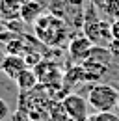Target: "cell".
Masks as SVG:
<instances>
[{"mask_svg":"<svg viewBox=\"0 0 119 121\" xmlns=\"http://www.w3.org/2000/svg\"><path fill=\"white\" fill-rule=\"evenodd\" d=\"M34 30L37 39L47 47H60L69 39V26L67 22L52 13H43L35 22Z\"/></svg>","mask_w":119,"mask_h":121,"instance_id":"6da1fadb","label":"cell"},{"mask_svg":"<svg viewBox=\"0 0 119 121\" xmlns=\"http://www.w3.org/2000/svg\"><path fill=\"white\" fill-rule=\"evenodd\" d=\"M88 103L95 112H114L119 103V90L114 84L95 82L88 91Z\"/></svg>","mask_w":119,"mask_h":121,"instance_id":"7a4b0ae2","label":"cell"},{"mask_svg":"<svg viewBox=\"0 0 119 121\" xmlns=\"http://www.w3.org/2000/svg\"><path fill=\"white\" fill-rule=\"evenodd\" d=\"M95 4L89 6V11H86L84 15V35H88V39L93 45H102L106 47L108 41L112 39V22L101 21L95 15Z\"/></svg>","mask_w":119,"mask_h":121,"instance_id":"3957f363","label":"cell"},{"mask_svg":"<svg viewBox=\"0 0 119 121\" xmlns=\"http://www.w3.org/2000/svg\"><path fill=\"white\" fill-rule=\"evenodd\" d=\"M61 106L67 114V119L69 121H88L89 114H88V99L80 97L78 93H69L63 97Z\"/></svg>","mask_w":119,"mask_h":121,"instance_id":"277c9868","label":"cell"},{"mask_svg":"<svg viewBox=\"0 0 119 121\" xmlns=\"http://www.w3.org/2000/svg\"><path fill=\"white\" fill-rule=\"evenodd\" d=\"M91 48H93V43L88 39V35H84V34L74 35V37H71V41H69V56H71L73 61L82 63V61L88 60Z\"/></svg>","mask_w":119,"mask_h":121,"instance_id":"5b68a950","label":"cell"},{"mask_svg":"<svg viewBox=\"0 0 119 121\" xmlns=\"http://www.w3.org/2000/svg\"><path fill=\"white\" fill-rule=\"evenodd\" d=\"M26 67L28 65H26V61H24L22 56H19V54H6L4 60H2V65H0V71L8 78L17 80V76L21 75Z\"/></svg>","mask_w":119,"mask_h":121,"instance_id":"8992f818","label":"cell"},{"mask_svg":"<svg viewBox=\"0 0 119 121\" xmlns=\"http://www.w3.org/2000/svg\"><path fill=\"white\" fill-rule=\"evenodd\" d=\"M45 11V4H41L39 0H30L21 8V21L24 24H34Z\"/></svg>","mask_w":119,"mask_h":121,"instance_id":"52a82bcc","label":"cell"},{"mask_svg":"<svg viewBox=\"0 0 119 121\" xmlns=\"http://www.w3.org/2000/svg\"><path fill=\"white\" fill-rule=\"evenodd\" d=\"M17 86H19V90L21 91H30V90H34L35 88V84L39 82L37 80V75H35V71L34 69H30V67H26L21 75L17 76Z\"/></svg>","mask_w":119,"mask_h":121,"instance_id":"ba28073f","label":"cell"},{"mask_svg":"<svg viewBox=\"0 0 119 121\" xmlns=\"http://www.w3.org/2000/svg\"><path fill=\"white\" fill-rule=\"evenodd\" d=\"M102 11H104L108 17H110L112 21L119 19V0H104Z\"/></svg>","mask_w":119,"mask_h":121,"instance_id":"9c48e42d","label":"cell"},{"mask_svg":"<svg viewBox=\"0 0 119 121\" xmlns=\"http://www.w3.org/2000/svg\"><path fill=\"white\" fill-rule=\"evenodd\" d=\"M88 121H119V116L114 112H95L93 116H89Z\"/></svg>","mask_w":119,"mask_h":121,"instance_id":"30bf717a","label":"cell"},{"mask_svg":"<svg viewBox=\"0 0 119 121\" xmlns=\"http://www.w3.org/2000/svg\"><path fill=\"white\" fill-rule=\"evenodd\" d=\"M108 50H110V54L114 56V60H119V39L115 37H112L110 41H108Z\"/></svg>","mask_w":119,"mask_h":121,"instance_id":"8fae6325","label":"cell"},{"mask_svg":"<svg viewBox=\"0 0 119 121\" xmlns=\"http://www.w3.org/2000/svg\"><path fill=\"white\" fill-rule=\"evenodd\" d=\"M8 116H9V108H8L4 99H0V121H4Z\"/></svg>","mask_w":119,"mask_h":121,"instance_id":"7c38bea8","label":"cell"},{"mask_svg":"<svg viewBox=\"0 0 119 121\" xmlns=\"http://www.w3.org/2000/svg\"><path fill=\"white\" fill-rule=\"evenodd\" d=\"M112 37L119 39V19L112 21Z\"/></svg>","mask_w":119,"mask_h":121,"instance_id":"4fadbf2b","label":"cell"},{"mask_svg":"<svg viewBox=\"0 0 119 121\" xmlns=\"http://www.w3.org/2000/svg\"><path fill=\"white\" fill-rule=\"evenodd\" d=\"M8 34V24H6V21L0 17V41H2V37Z\"/></svg>","mask_w":119,"mask_h":121,"instance_id":"5bb4252c","label":"cell"},{"mask_svg":"<svg viewBox=\"0 0 119 121\" xmlns=\"http://www.w3.org/2000/svg\"><path fill=\"white\" fill-rule=\"evenodd\" d=\"M114 86H115V88L119 90V78H117V80H114Z\"/></svg>","mask_w":119,"mask_h":121,"instance_id":"9a60e30c","label":"cell"},{"mask_svg":"<svg viewBox=\"0 0 119 121\" xmlns=\"http://www.w3.org/2000/svg\"><path fill=\"white\" fill-rule=\"evenodd\" d=\"M115 114L119 116V103H117V106H115Z\"/></svg>","mask_w":119,"mask_h":121,"instance_id":"2e32d148","label":"cell"},{"mask_svg":"<svg viewBox=\"0 0 119 121\" xmlns=\"http://www.w3.org/2000/svg\"><path fill=\"white\" fill-rule=\"evenodd\" d=\"M2 60H4V56H2V52H0V65H2Z\"/></svg>","mask_w":119,"mask_h":121,"instance_id":"e0dca14e","label":"cell"}]
</instances>
